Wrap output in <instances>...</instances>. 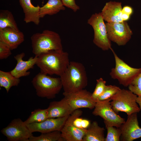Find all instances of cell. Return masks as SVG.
<instances>
[{
  "instance_id": "cell-1",
  "label": "cell",
  "mask_w": 141,
  "mask_h": 141,
  "mask_svg": "<svg viewBox=\"0 0 141 141\" xmlns=\"http://www.w3.org/2000/svg\"><path fill=\"white\" fill-rule=\"evenodd\" d=\"M37 57L36 65L41 73L46 75L60 77L70 62L68 54L63 50L49 51L41 54Z\"/></svg>"
},
{
  "instance_id": "cell-15",
  "label": "cell",
  "mask_w": 141,
  "mask_h": 141,
  "mask_svg": "<svg viewBox=\"0 0 141 141\" xmlns=\"http://www.w3.org/2000/svg\"><path fill=\"white\" fill-rule=\"evenodd\" d=\"M25 56V53L22 52L14 56V58L17 61V64L14 68L10 72L16 78H20L29 75L30 72L27 71L33 69L36 64L38 59L37 56L30 57L27 60L25 61L23 59Z\"/></svg>"
},
{
  "instance_id": "cell-14",
  "label": "cell",
  "mask_w": 141,
  "mask_h": 141,
  "mask_svg": "<svg viewBox=\"0 0 141 141\" xmlns=\"http://www.w3.org/2000/svg\"><path fill=\"white\" fill-rule=\"evenodd\" d=\"M69 116L60 118H48L41 122L33 123L26 125L32 133L39 132L44 133L55 131H61Z\"/></svg>"
},
{
  "instance_id": "cell-5",
  "label": "cell",
  "mask_w": 141,
  "mask_h": 141,
  "mask_svg": "<svg viewBox=\"0 0 141 141\" xmlns=\"http://www.w3.org/2000/svg\"><path fill=\"white\" fill-rule=\"evenodd\" d=\"M137 96L129 90L121 89L110 98L112 108L117 114L123 112L128 115L139 113L140 109L136 101Z\"/></svg>"
},
{
  "instance_id": "cell-4",
  "label": "cell",
  "mask_w": 141,
  "mask_h": 141,
  "mask_svg": "<svg viewBox=\"0 0 141 141\" xmlns=\"http://www.w3.org/2000/svg\"><path fill=\"white\" fill-rule=\"evenodd\" d=\"M31 83L37 95L48 99L55 98L62 88L60 77H52L40 72L34 77Z\"/></svg>"
},
{
  "instance_id": "cell-29",
  "label": "cell",
  "mask_w": 141,
  "mask_h": 141,
  "mask_svg": "<svg viewBox=\"0 0 141 141\" xmlns=\"http://www.w3.org/2000/svg\"><path fill=\"white\" fill-rule=\"evenodd\" d=\"M129 90L138 96H141V73L137 76L128 86Z\"/></svg>"
},
{
  "instance_id": "cell-31",
  "label": "cell",
  "mask_w": 141,
  "mask_h": 141,
  "mask_svg": "<svg viewBox=\"0 0 141 141\" xmlns=\"http://www.w3.org/2000/svg\"><path fill=\"white\" fill-rule=\"evenodd\" d=\"M11 50L9 46L0 41V60L8 58L12 54Z\"/></svg>"
},
{
  "instance_id": "cell-32",
  "label": "cell",
  "mask_w": 141,
  "mask_h": 141,
  "mask_svg": "<svg viewBox=\"0 0 141 141\" xmlns=\"http://www.w3.org/2000/svg\"><path fill=\"white\" fill-rule=\"evenodd\" d=\"M133 10L130 6L126 5L124 7L121 11V17L123 21L129 20L133 13Z\"/></svg>"
},
{
  "instance_id": "cell-33",
  "label": "cell",
  "mask_w": 141,
  "mask_h": 141,
  "mask_svg": "<svg viewBox=\"0 0 141 141\" xmlns=\"http://www.w3.org/2000/svg\"><path fill=\"white\" fill-rule=\"evenodd\" d=\"M63 4L76 12L80 9V7L76 3L75 0H61Z\"/></svg>"
},
{
  "instance_id": "cell-20",
  "label": "cell",
  "mask_w": 141,
  "mask_h": 141,
  "mask_svg": "<svg viewBox=\"0 0 141 141\" xmlns=\"http://www.w3.org/2000/svg\"><path fill=\"white\" fill-rule=\"evenodd\" d=\"M104 131L97 121H93L86 129L82 141H105Z\"/></svg>"
},
{
  "instance_id": "cell-11",
  "label": "cell",
  "mask_w": 141,
  "mask_h": 141,
  "mask_svg": "<svg viewBox=\"0 0 141 141\" xmlns=\"http://www.w3.org/2000/svg\"><path fill=\"white\" fill-rule=\"evenodd\" d=\"M64 98L75 110L81 108L94 109L96 102L92 98V93L84 89L70 93L63 92Z\"/></svg>"
},
{
  "instance_id": "cell-17",
  "label": "cell",
  "mask_w": 141,
  "mask_h": 141,
  "mask_svg": "<svg viewBox=\"0 0 141 141\" xmlns=\"http://www.w3.org/2000/svg\"><path fill=\"white\" fill-rule=\"evenodd\" d=\"M48 118H56L70 115L74 110L63 97L59 101L50 102L47 108Z\"/></svg>"
},
{
  "instance_id": "cell-25",
  "label": "cell",
  "mask_w": 141,
  "mask_h": 141,
  "mask_svg": "<svg viewBox=\"0 0 141 141\" xmlns=\"http://www.w3.org/2000/svg\"><path fill=\"white\" fill-rule=\"evenodd\" d=\"M47 118V108L44 109H38L32 112L29 117L24 122L27 125L33 123L41 122Z\"/></svg>"
},
{
  "instance_id": "cell-19",
  "label": "cell",
  "mask_w": 141,
  "mask_h": 141,
  "mask_svg": "<svg viewBox=\"0 0 141 141\" xmlns=\"http://www.w3.org/2000/svg\"><path fill=\"white\" fill-rule=\"evenodd\" d=\"M19 2L24 14V21L26 23L32 22L36 25H38L40 18L39 6H34L31 0H19Z\"/></svg>"
},
{
  "instance_id": "cell-34",
  "label": "cell",
  "mask_w": 141,
  "mask_h": 141,
  "mask_svg": "<svg viewBox=\"0 0 141 141\" xmlns=\"http://www.w3.org/2000/svg\"><path fill=\"white\" fill-rule=\"evenodd\" d=\"M136 101L137 104H139L140 108L141 110V96H137Z\"/></svg>"
},
{
  "instance_id": "cell-26",
  "label": "cell",
  "mask_w": 141,
  "mask_h": 141,
  "mask_svg": "<svg viewBox=\"0 0 141 141\" xmlns=\"http://www.w3.org/2000/svg\"><path fill=\"white\" fill-rule=\"evenodd\" d=\"M107 130V135L105 141H119L121 133L119 128L105 124Z\"/></svg>"
},
{
  "instance_id": "cell-9",
  "label": "cell",
  "mask_w": 141,
  "mask_h": 141,
  "mask_svg": "<svg viewBox=\"0 0 141 141\" xmlns=\"http://www.w3.org/2000/svg\"><path fill=\"white\" fill-rule=\"evenodd\" d=\"M1 132L9 141H29L33 136L24 122L19 118L13 120Z\"/></svg>"
},
{
  "instance_id": "cell-22",
  "label": "cell",
  "mask_w": 141,
  "mask_h": 141,
  "mask_svg": "<svg viewBox=\"0 0 141 141\" xmlns=\"http://www.w3.org/2000/svg\"><path fill=\"white\" fill-rule=\"evenodd\" d=\"M7 27L20 31L12 13L7 10H1L0 11V30Z\"/></svg>"
},
{
  "instance_id": "cell-13",
  "label": "cell",
  "mask_w": 141,
  "mask_h": 141,
  "mask_svg": "<svg viewBox=\"0 0 141 141\" xmlns=\"http://www.w3.org/2000/svg\"><path fill=\"white\" fill-rule=\"evenodd\" d=\"M119 128L122 141H132L141 138V128L139 125L137 113L128 115L127 120Z\"/></svg>"
},
{
  "instance_id": "cell-3",
  "label": "cell",
  "mask_w": 141,
  "mask_h": 141,
  "mask_svg": "<svg viewBox=\"0 0 141 141\" xmlns=\"http://www.w3.org/2000/svg\"><path fill=\"white\" fill-rule=\"evenodd\" d=\"M32 52L38 57L41 54L52 50H63L60 37L54 31L45 30L41 33H37L31 37Z\"/></svg>"
},
{
  "instance_id": "cell-2",
  "label": "cell",
  "mask_w": 141,
  "mask_h": 141,
  "mask_svg": "<svg viewBox=\"0 0 141 141\" xmlns=\"http://www.w3.org/2000/svg\"><path fill=\"white\" fill-rule=\"evenodd\" d=\"M60 77L65 93L74 92L84 89L87 85L88 79L85 67L79 62H70Z\"/></svg>"
},
{
  "instance_id": "cell-24",
  "label": "cell",
  "mask_w": 141,
  "mask_h": 141,
  "mask_svg": "<svg viewBox=\"0 0 141 141\" xmlns=\"http://www.w3.org/2000/svg\"><path fill=\"white\" fill-rule=\"evenodd\" d=\"M64 141L62 137L60 131H55L47 133H41L38 136H31L29 141Z\"/></svg>"
},
{
  "instance_id": "cell-10",
  "label": "cell",
  "mask_w": 141,
  "mask_h": 141,
  "mask_svg": "<svg viewBox=\"0 0 141 141\" xmlns=\"http://www.w3.org/2000/svg\"><path fill=\"white\" fill-rule=\"evenodd\" d=\"M105 25L108 39L119 46L125 45L131 38L132 32L126 21L107 22Z\"/></svg>"
},
{
  "instance_id": "cell-6",
  "label": "cell",
  "mask_w": 141,
  "mask_h": 141,
  "mask_svg": "<svg viewBox=\"0 0 141 141\" xmlns=\"http://www.w3.org/2000/svg\"><path fill=\"white\" fill-rule=\"evenodd\" d=\"M114 57L115 66L110 73L111 78L117 79L119 83L125 87H127L134 79L141 73V68H133L119 58L113 50H112Z\"/></svg>"
},
{
  "instance_id": "cell-16",
  "label": "cell",
  "mask_w": 141,
  "mask_h": 141,
  "mask_svg": "<svg viewBox=\"0 0 141 141\" xmlns=\"http://www.w3.org/2000/svg\"><path fill=\"white\" fill-rule=\"evenodd\" d=\"M24 39V34L20 31L9 27L0 30V41L7 45L11 50L16 49Z\"/></svg>"
},
{
  "instance_id": "cell-27",
  "label": "cell",
  "mask_w": 141,
  "mask_h": 141,
  "mask_svg": "<svg viewBox=\"0 0 141 141\" xmlns=\"http://www.w3.org/2000/svg\"><path fill=\"white\" fill-rule=\"evenodd\" d=\"M120 89L119 87L115 85H106L104 92L96 101H103L110 99Z\"/></svg>"
},
{
  "instance_id": "cell-23",
  "label": "cell",
  "mask_w": 141,
  "mask_h": 141,
  "mask_svg": "<svg viewBox=\"0 0 141 141\" xmlns=\"http://www.w3.org/2000/svg\"><path fill=\"white\" fill-rule=\"evenodd\" d=\"M20 81V78L14 77L10 72L0 70V86L1 87H4L7 93L11 87L17 86Z\"/></svg>"
},
{
  "instance_id": "cell-21",
  "label": "cell",
  "mask_w": 141,
  "mask_h": 141,
  "mask_svg": "<svg viewBox=\"0 0 141 141\" xmlns=\"http://www.w3.org/2000/svg\"><path fill=\"white\" fill-rule=\"evenodd\" d=\"M65 9L61 0H48L44 5L40 7V17L43 18L47 15H54Z\"/></svg>"
},
{
  "instance_id": "cell-7",
  "label": "cell",
  "mask_w": 141,
  "mask_h": 141,
  "mask_svg": "<svg viewBox=\"0 0 141 141\" xmlns=\"http://www.w3.org/2000/svg\"><path fill=\"white\" fill-rule=\"evenodd\" d=\"M101 13L92 14L87 23L92 27L94 32L93 43L102 50H112L111 41L108 38L105 24Z\"/></svg>"
},
{
  "instance_id": "cell-8",
  "label": "cell",
  "mask_w": 141,
  "mask_h": 141,
  "mask_svg": "<svg viewBox=\"0 0 141 141\" xmlns=\"http://www.w3.org/2000/svg\"><path fill=\"white\" fill-rule=\"evenodd\" d=\"M111 101L110 98L96 101L92 113L95 116L102 118L105 124L119 128L125 121L114 111L111 104Z\"/></svg>"
},
{
  "instance_id": "cell-18",
  "label": "cell",
  "mask_w": 141,
  "mask_h": 141,
  "mask_svg": "<svg viewBox=\"0 0 141 141\" xmlns=\"http://www.w3.org/2000/svg\"><path fill=\"white\" fill-rule=\"evenodd\" d=\"M122 9L121 3L110 1L106 3L101 13L107 22L120 23L124 21L121 17Z\"/></svg>"
},
{
  "instance_id": "cell-30",
  "label": "cell",
  "mask_w": 141,
  "mask_h": 141,
  "mask_svg": "<svg viewBox=\"0 0 141 141\" xmlns=\"http://www.w3.org/2000/svg\"><path fill=\"white\" fill-rule=\"evenodd\" d=\"M73 125L76 127L82 129H87L91 123L90 121L86 119L78 117L74 119L73 121Z\"/></svg>"
},
{
  "instance_id": "cell-12",
  "label": "cell",
  "mask_w": 141,
  "mask_h": 141,
  "mask_svg": "<svg viewBox=\"0 0 141 141\" xmlns=\"http://www.w3.org/2000/svg\"><path fill=\"white\" fill-rule=\"evenodd\" d=\"M82 114L81 110L77 109L68 117L61 130L62 137L64 141H82L86 129L78 128L73 124L74 119L80 117Z\"/></svg>"
},
{
  "instance_id": "cell-28",
  "label": "cell",
  "mask_w": 141,
  "mask_h": 141,
  "mask_svg": "<svg viewBox=\"0 0 141 141\" xmlns=\"http://www.w3.org/2000/svg\"><path fill=\"white\" fill-rule=\"evenodd\" d=\"M96 81L95 89L92 93V98L96 101L103 93L106 86V81L102 78L97 79Z\"/></svg>"
}]
</instances>
